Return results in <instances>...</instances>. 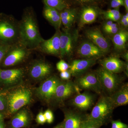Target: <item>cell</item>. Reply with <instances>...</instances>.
Returning a JSON list of instances; mask_svg holds the SVG:
<instances>
[{
  "label": "cell",
  "instance_id": "obj_1",
  "mask_svg": "<svg viewBox=\"0 0 128 128\" xmlns=\"http://www.w3.org/2000/svg\"><path fill=\"white\" fill-rule=\"evenodd\" d=\"M19 41L28 49L38 48L44 40L40 32L35 13L32 7L24 10L22 19L18 22Z\"/></svg>",
  "mask_w": 128,
  "mask_h": 128
},
{
  "label": "cell",
  "instance_id": "obj_2",
  "mask_svg": "<svg viewBox=\"0 0 128 128\" xmlns=\"http://www.w3.org/2000/svg\"><path fill=\"white\" fill-rule=\"evenodd\" d=\"M18 41V22L12 15L0 13V43L12 45Z\"/></svg>",
  "mask_w": 128,
  "mask_h": 128
},
{
  "label": "cell",
  "instance_id": "obj_3",
  "mask_svg": "<svg viewBox=\"0 0 128 128\" xmlns=\"http://www.w3.org/2000/svg\"><path fill=\"white\" fill-rule=\"evenodd\" d=\"M114 108L115 107L109 96H102L86 118L103 125L110 120Z\"/></svg>",
  "mask_w": 128,
  "mask_h": 128
},
{
  "label": "cell",
  "instance_id": "obj_4",
  "mask_svg": "<svg viewBox=\"0 0 128 128\" xmlns=\"http://www.w3.org/2000/svg\"><path fill=\"white\" fill-rule=\"evenodd\" d=\"M102 91L112 94L121 86L122 79L117 74L110 72L101 67L96 72Z\"/></svg>",
  "mask_w": 128,
  "mask_h": 128
},
{
  "label": "cell",
  "instance_id": "obj_5",
  "mask_svg": "<svg viewBox=\"0 0 128 128\" xmlns=\"http://www.w3.org/2000/svg\"><path fill=\"white\" fill-rule=\"evenodd\" d=\"M30 50L18 41L12 45L1 64L5 67L16 65L25 60Z\"/></svg>",
  "mask_w": 128,
  "mask_h": 128
},
{
  "label": "cell",
  "instance_id": "obj_6",
  "mask_svg": "<svg viewBox=\"0 0 128 128\" xmlns=\"http://www.w3.org/2000/svg\"><path fill=\"white\" fill-rule=\"evenodd\" d=\"M32 96L31 92L28 89L21 88L17 89L10 94L8 105L9 112L14 114L21 108L30 102Z\"/></svg>",
  "mask_w": 128,
  "mask_h": 128
},
{
  "label": "cell",
  "instance_id": "obj_7",
  "mask_svg": "<svg viewBox=\"0 0 128 128\" xmlns=\"http://www.w3.org/2000/svg\"><path fill=\"white\" fill-rule=\"evenodd\" d=\"M78 31H70V29L64 28L60 31V54L61 57L70 56L73 53L78 40Z\"/></svg>",
  "mask_w": 128,
  "mask_h": 128
},
{
  "label": "cell",
  "instance_id": "obj_8",
  "mask_svg": "<svg viewBox=\"0 0 128 128\" xmlns=\"http://www.w3.org/2000/svg\"><path fill=\"white\" fill-rule=\"evenodd\" d=\"M80 90H92L98 94L102 91L96 73H89L76 77L74 82Z\"/></svg>",
  "mask_w": 128,
  "mask_h": 128
},
{
  "label": "cell",
  "instance_id": "obj_9",
  "mask_svg": "<svg viewBox=\"0 0 128 128\" xmlns=\"http://www.w3.org/2000/svg\"><path fill=\"white\" fill-rule=\"evenodd\" d=\"M79 56L86 59L97 60L105 55L102 50L90 41H85L81 44L77 50Z\"/></svg>",
  "mask_w": 128,
  "mask_h": 128
},
{
  "label": "cell",
  "instance_id": "obj_10",
  "mask_svg": "<svg viewBox=\"0 0 128 128\" xmlns=\"http://www.w3.org/2000/svg\"><path fill=\"white\" fill-rule=\"evenodd\" d=\"M60 82V81L56 76L50 77L38 89V95L43 99L50 100L54 96L56 89Z\"/></svg>",
  "mask_w": 128,
  "mask_h": 128
},
{
  "label": "cell",
  "instance_id": "obj_11",
  "mask_svg": "<svg viewBox=\"0 0 128 128\" xmlns=\"http://www.w3.org/2000/svg\"><path fill=\"white\" fill-rule=\"evenodd\" d=\"M80 89L71 81L60 82L56 89L54 96L58 101H64L76 93H79Z\"/></svg>",
  "mask_w": 128,
  "mask_h": 128
},
{
  "label": "cell",
  "instance_id": "obj_12",
  "mask_svg": "<svg viewBox=\"0 0 128 128\" xmlns=\"http://www.w3.org/2000/svg\"><path fill=\"white\" fill-rule=\"evenodd\" d=\"M86 34L89 41L99 48L105 54L109 52L110 45L109 42L99 29H89L86 31Z\"/></svg>",
  "mask_w": 128,
  "mask_h": 128
},
{
  "label": "cell",
  "instance_id": "obj_13",
  "mask_svg": "<svg viewBox=\"0 0 128 128\" xmlns=\"http://www.w3.org/2000/svg\"><path fill=\"white\" fill-rule=\"evenodd\" d=\"M60 30H57L52 38L47 40L44 39L38 48L46 54L51 55H59L60 50Z\"/></svg>",
  "mask_w": 128,
  "mask_h": 128
},
{
  "label": "cell",
  "instance_id": "obj_14",
  "mask_svg": "<svg viewBox=\"0 0 128 128\" xmlns=\"http://www.w3.org/2000/svg\"><path fill=\"white\" fill-rule=\"evenodd\" d=\"M96 59H83L75 60L70 65L68 70L71 76L77 77L82 75L96 64Z\"/></svg>",
  "mask_w": 128,
  "mask_h": 128
},
{
  "label": "cell",
  "instance_id": "obj_15",
  "mask_svg": "<svg viewBox=\"0 0 128 128\" xmlns=\"http://www.w3.org/2000/svg\"><path fill=\"white\" fill-rule=\"evenodd\" d=\"M94 97L89 92L78 93L71 100L72 105L81 111L89 110L93 105Z\"/></svg>",
  "mask_w": 128,
  "mask_h": 128
},
{
  "label": "cell",
  "instance_id": "obj_16",
  "mask_svg": "<svg viewBox=\"0 0 128 128\" xmlns=\"http://www.w3.org/2000/svg\"><path fill=\"white\" fill-rule=\"evenodd\" d=\"M100 63L103 68L108 71L117 74L124 71L125 64V62L115 56L105 58L101 60Z\"/></svg>",
  "mask_w": 128,
  "mask_h": 128
},
{
  "label": "cell",
  "instance_id": "obj_17",
  "mask_svg": "<svg viewBox=\"0 0 128 128\" xmlns=\"http://www.w3.org/2000/svg\"><path fill=\"white\" fill-rule=\"evenodd\" d=\"M51 70V66L48 63L43 61H37L31 67L30 75L34 79H42L50 74Z\"/></svg>",
  "mask_w": 128,
  "mask_h": 128
},
{
  "label": "cell",
  "instance_id": "obj_18",
  "mask_svg": "<svg viewBox=\"0 0 128 128\" xmlns=\"http://www.w3.org/2000/svg\"><path fill=\"white\" fill-rule=\"evenodd\" d=\"M114 107L127 105L128 103V85L126 83L109 96Z\"/></svg>",
  "mask_w": 128,
  "mask_h": 128
},
{
  "label": "cell",
  "instance_id": "obj_19",
  "mask_svg": "<svg viewBox=\"0 0 128 128\" xmlns=\"http://www.w3.org/2000/svg\"><path fill=\"white\" fill-rule=\"evenodd\" d=\"M98 15V11L92 6L84 7L82 10L80 16L79 26L81 28L87 24L93 23L96 20Z\"/></svg>",
  "mask_w": 128,
  "mask_h": 128
},
{
  "label": "cell",
  "instance_id": "obj_20",
  "mask_svg": "<svg viewBox=\"0 0 128 128\" xmlns=\"http://www.w3.org/2000/svg\"><path fill=\"white\" fill-rule=\"evenodd\" d=\"M23 74V70L21 68L1 70L0 80L5 84H14L20 80Z\"/></svg>",
  "mask_w": 128,
  "mask_h": 128
},
{
  "label": "cell",
  "instance_id": "obj_21",
  "mask_svg": "<svg viewBox=\"0 0 128 128\" xmlns=\"http://www.w3.org/2000/svg\"><path fill=\"white\" fill-rule=\"evenodd\" d=\"M84 120L78 113L68 111L65 113L62 127L63 128H81L82 124Z\"/></svg>",
  "mask_w": 128,
  "mask_h": 128
},
{
  "label": "cell",
  "instance_id": "obj_22",
  "mask_svg": "<svg viewBox=\"0 0 128 128\" xmlns=\"http://www.w3.org/2000/svg\"><path fill=\"white\" fill-rule=\"evenodd\" d=\"M43 15L44 17L54 26L56 30H60L62 22L60 14L58 11L44 5Z\"/></svg>",
  "mask_w": 128,
  "mask_h": 128
},
{
  "label": "cell",
  "instance_id": "obj_23",
  "mask_svg": "<svg viewBox=\"0 0 128 128\" xmlns=\"http://www.w3.org/2000/svg\"><path fill=\"white\" fill-rule=\"evenodd\" d=\"M30 116L27 110H21L18 112L12 119L11 128H21L27 127L30 123Z\"/></svg>",
  "mask_w": 128,
  "mask_h": 128
},
{
  "label": "cell",
  "instance_id": "obj_24",
  "mask_svg": "<svg viewBox=\"0 0 128 128\" xmlns=\"http://www.w3.org/2000/svg\"><path fill=\"white\" fill-rule=\"evenodd\" d=\"M128 39V32L126 29H120L114 35L112 41L114 49L118 51H122L126 49Z\"/></svg>",
  "mask_w": 128,
  "mask_h": 128
},
{
  "label": "cell",
  "instance_id": "obj_25",
  "mask_svg": "<svg viewBox=\"0 0 128 128\" xmlns=\"http://www.w3.org/2000/svg\"><path fill=\"white\" fill-rule=\"evenodd\" d=\"M44 5L54 8L59 12L66 9L68 5L65 0H43Z\"/></svg>",
  "mask_w": 128,
  "mask_h": 128
},
{
  "label": "cell",
  "instance_id": "obj_26",
  "mask_svg": "<svg viewBox=\"0 0 128 128\" xmlns=\"http://www.w3.org/2000/svg\"><path fill=\"white\" fill-rule=\"evenodd\" d=\"M102 14L104 18L113 22L120 21L122 17L118 9H110L104 12Z\"/></svg>",
  "mask_w": 128,
  "mask_h": 128
},
{
  "label": "cell",
  "instance_id": "obj_27",
  "mask_svg": "<svg viewBox=\"0 0 128 128\" xmlns=\"http://www.w3.org/2000/svg\"><path fill=\"white\" fill-rule=\"evenodd\" d=\"M102 124L96 121L86 118L82 121L81 128H100Z\"/></svg>",
  "mask_w": 128,
  "mask_h": 128
},
{
  "label": "cell",
  "instance_id": "obj_28",
  "mask_svg": "<svg viewBox=\"0 0 128 128\" xmlns=\"http://www.w3.org/2000/svg\"><path fill=\"white\" fill-rule=\"evenodd\" d=\"M12 45L0 43V64Z\"/></svg>",
  "mask_w": 128,
  "mask_h": 128
},
{
  "label": "cell",
  "instance_id": "obj_29",
  "mask_svg": "<svg viewBox=\"0 0 128 128\" xmlns=\"http://www.w3.org/2000/svg\"><path fill=\"white\" fill-rule=\"evenodd\" d=\"M57 69L59 71L62 72L68 70L70 68V65L63 60H61L56 64Z\"/></svg>",
  "mask_w": 128,
  "mask_h": 128
},
{
  "label": "cell",
  "instance_id": "obj_30",
  "mask_svg": "<svg viewBox=\"0 0 128 128\" xmlns=\"http://www.w3.org/2000/svg\"><path fill=\"white\" fill-rule=\"evenodd\" d=\"M44 116L46 118V122L48 124H51L54 120V116L52 112L50 109H48L44 113Z\"/></svg>",
  "mask_w": 128,
  "mask_h": 128
},
{
  "label": "cell",
  "instance_id": "obj_31",
  "mask_svg": "<svg viewBox=\"0 0 128 128\" xmlns=\"http://www.w3.org/2000/svg\"><path fill=\"white\" fill-rule=\"evenodd\" d=\"M111 128H128V126L126 124L118 120L112 121Z\"/></svg>",
  "mask_w": 128,
  "mask_h": 128
},
{
  "label": "cell",
  "instance_id": "obj_32",
  "mask_svg": "<svg viewBox=\"0 0 128 128\" xmlns=\"http://www.w3.org/2000/svg\"><path fill=\"white\" fill-rule=\"evenodd\" d=\"M124 6V0H112L111 2V6L112 8L118 9L120 6Z\"/></svg>",
  "mask_w": 128,
  "mask_h": 128
},
{
  "label": "cell",
  "instance_id": "obj_33",
  "mask_svg": "<svg viewBox=\"0 0 128 128\" xmlns=\"http://www.w3.org/2000/svg\"><path fill=\"white\" fill-rule=\"evenodd\" d=\"M36 120L37 123L39 124H43L46 122V118L44 113L42 112H40L37 115Z\"/></svg>",
  "mask_w": 128,
  "mask_h": 128
},
{
  "label": "cell",
  "instance_id": "obj_34",
  "mask_svg": "<svg viewBox=\"0 0 128 128\" xmlns=\"http://www.w3.org/2000/svg\"><path fill=\"white\" fill-rule=\"evenodd\" d=\"M120 28L118 26L116 27H114L108 28L107 29L104 30V31L106 33L109 34H113L117 33Z\"/></svg>",
  "mask_w": 128,
  "mask_h": 128
},
{
  "label": "cell",
  "instance_id": "obj_35",
  "mask_svg": "<svg viewBox=\"0 0 128 128\" xmlns=\"http://www.w3.org/2000/svg\"><path fill=\"white\" fill-rule=\"evenodd\" d=\"M71 74L68 70L66 71L60 72V78L64 80H68L70 78Z\"/></svg>",
  "mask_w": 128,
  "mask_h": 128
},
{
  "label": "cell",
  "instance_id": "obj_36",
  "mask_svg": "<svg viewBox=\"0 0 128 128\" xmlns=\"http://www.w3.org/2000/svg\"><path fill=\"white\" fill-rule=\"evenodd\" d=\"M121 25L125 28L128 27V13L126 12L125 15L122 16L120 20Z\"/></svg>",
  "mask_w": 128,
  "mask_h": 128
},
{
  "label": "cell",
  "instance_id": "obj_37",
  "mask_svg": "<svg viewBox=\"0 0 128 128\" xmlns=\"http://www.w3.org/2000/svg\"><path fill=\"white\" fill-rule=\"evenodd\" d=\"M118 26V25L116 23H114L112 21L109 20L104 23L103 26V30H104L109 28L116 27Z\"/></svg>",
  "mask_w": 128,
  "mask_h": 128
},
{
  "label": "cell",
  "instance_id": "obj_38",
  "mask_svg": "<svg viewBox=\"0 0 128 128\" xmlns=\"http://www.w3.org/2000/svg\"><path fill=\"white\" fill-rule=\"evenodd\" d=\"M6 108V104L4 99L0 95V111H2Z\"/></svg>",
  "mask_w": 128,
  "mask_h": 128
},
{
  "label": "cell",
  "instance_id": "obj_39",
  "mask_svg": "<svg viewBox=\"0 0 128 128\" xmlns=\"http://www.w3.org/2000/svg\"><path fill=\"white\" fill-rule=\"evenodd\" d=\"M96 0H76L78 2L82 3H87V2H92Z\"/></svg>",
  "mask_w": 128,
  "mask_h": 128
},
{
  "label": "cell",
  "instance_id": "obj_40",
  "mask_svg": "<svg viewBox=\"0 0 128 128\" xmlns=\"http://www.w3.org/2000/svg\"><path fill=\"white\" fill-rule=\"evenodd\" d=\"M124 6L127 12L128 11V0H124Z\"/></svg>",
  "mask_w": 128,
  "mask_h": 128
},
{
  "label": "cell",
  "instance_id": "obj_41",
  "mask_svg": "<svg viewBox=\"0 0 128 128\" xmlns=\"http://www.w3.org/2000/svg\"><path fill=\"white\" fill-rule=\"evenodd\" d=\"M124 59L126 60V62H128V52H126L122 56Z\"/></svg>",
  "mask_w": 128,
  "mask_h": 128
},
{
  "label": "cell",
  "instance_id": "obj_42",
  "mask_svg": "<svg viewBox=\"0 0 128 128\" xmlns=\"http://www.w3.org/2000/svg\"><path fill=\"white\" fill-rule=\"evenodd\" d=\"M53 128H63L62 124H58L57 126H55V127Z\"/></svg>",
  "mask_w": 128,
  "mask_h": 128
},
{
  "label": "cell",
  "instance_id": "obj_43",
  "mask_svg": "<svg viewBox=\"0 0 128 128\" xmlns=\"http://www.w3.org/2000/svg\"><path fill=\"white\" fill-rule=\"evenodd\" d=\"M2 118H3V116L0 113V123L2 121Z\"/></svg>",
  "mask_w": 128,
  "mask_h": 128
},
{
  "label": "cell",
  "instance_id": "obj_44",
  "mask_svg": "<svg viewBox=\"0 0 128 128\" xmlns=\"http://www.w3.org/2000/svg\"><path fill=\"white\" fill-rule=\"evenodd\" d=\"M0 128H4V124H3L2 123V122L0 123Z\"/></svg>",
  "mask_w": 128,
  "mask_h": 128
},
{
  "label": "cell",
  "instance_id": "obj_45",
  "mask_svg": "<svg viewBox=\"0 0 128 128\" xmlns=\"http://www.w3.org/2000/svg\"><path fill=\"white\" fill-rule=\"evenodd\" d=\"M1 71V69H0V73Z\"/></svg>",
  "mask_w": 128,
  "mask_h": 128
}]
</instances>
